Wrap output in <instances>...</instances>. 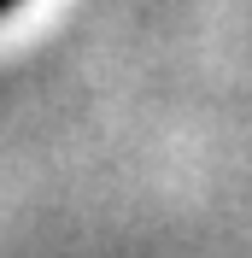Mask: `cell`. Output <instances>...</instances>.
<instances>
[{"label":"cell","mask_w":252,"mask_h":258,"mask_svg":"<svg viewBox=\"0 0 252 258\" xmlns=\"http://www.w3.org/2000/svg\"><path fill=\"white\" fill-rule=\"evenodd\" d=\"M0 6H6V12H12V6H18V0H0Z\"/></svg>","instance_id":"obj_1"}]
</instances>
